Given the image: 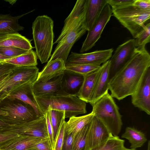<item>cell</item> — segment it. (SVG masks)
<instances>
[{"label":"cell","mask_w":150,"mask_h":150,"mask_svg":"<svg viewBox=\"0 0 150 150\" xmlns=\"http://www.w3.org/2000/svg\"><path fill=\"white\" fill-rule=\"evenodd\" d=\"M149 68L150 55L145 47H136L131 60L110 79L111 96L120 100L132 95Z\"/></svg>","instance_id":"6da1fadb"},{"label":"cell","mask_w":150,"mask_h":150,"mask_svg":"<svg viewBox=\"0 0 150 150\" xmlns=\"http://www.w3.org/2000/svg\"><path fill=\"white\" fill-rule=\"evenodd\" d=\"M39 72L36 66L19 67L0 76V103L11 94L32 84Z\"/></svg>","instance_id":"7a4b0ae2"},{"label":"cell","mask_w":150,"mask_h":150,"mask_svg":"<svg viewBox=\"0 0 150 150\" xmlns=\"http://www.w3.org/2000/svg\"><path fill=\"white\" fill-rule=\"evenodd\" d=\"M54 21L46 15L37 16L33 23L32 34L36 53L42 64L51 56L54 35Z\"/></svg>","instance_id":"3957f363"},{"label":"cell","mask_w":150,"mask_h":150,"mask_svg":"<svg viewBox=\"0 0 150 150\" xmlns=\"http://www.w3.org/2000/svg\"><path fill=\"white\" fill-rule=\"evenodd\" d=\"M44 115L49 109L62 111L65 118L76 116L86 113V103L76 96L69 95L35 96Z\"/></svg>","instance_id":"277c9868"},{"label":"cell","mask_w":150,"mask_h":150,"mask_svg":"<svg viewBox=\"0 0 150 150\" xmlns=\"http://www.w3.org/2000/svg\"><path fill=\"white\" fill-rule=\"evenodd\" d=\"M92 112L115 136L120 132L123 124L122 116L113 98L108 92L92 106Z\"/></svg>","instance_id":"5b68a950"},{"label":"cell","mask_w":150,"mask_h":150,"mask_svg":"<svg viewBox=\"0 0 150 150\" xmlns=\"http://www.w3.org/2000/svg\"><path fill=\"white\" fill-rule=\"evenodd\" d=\"M112 10L113 15L134 38L150 22V10H143L132 4Z\"/></svg>","instance_id":"8992f818"},{"label":"cell","mask_w":150,"mask_h":150,"mask_svg":"<svg viewBox=\"0 0 150 150\" xmlns=\"http://www.w3.org/2000/svg\"><path fill=\"white\" fill-rule=\"evenodd\" d=\"M85 13V11L57 43L49 61L57 58H61L65 63L73 46L87 31L83 24Z\"/></svg>","instance_id":"52a82bcc"},{"label":"cell","mask_w":150,"mask_h":150,"mask_svg":"<svg viewBox=\"0 0 150 150\" xmlns=\"http://www.w3.org/2000/svg\"><path fill=\"white\" fill-rule=\"evenodd\" d=\"M0 131L12 132L42 138H49L45 115L32 120L10 125L0 129Z\"/></svg>","instance_id":"ba28073f"},{"label":"cell","mask_w":150,"mask_h":150,"mask_svg":"<svg viewBox=\"0 0 150 150\" xmlns=\"http://www.w3.org/2000/svg\"><path fill=\"white\" fill-rule=\"evenodd\" d=\"M0 109L8 113L6 116L0 115V120L9 125L28 122L39 117L33 108L28 104H9Z\"/></svg>","instance_id":"9c48e42d"},{"label":"cell","mask_w":150,"mask_h":150,"mask_svg":"<svg viewBox=\"0 0 150 150\" xmlns=\"http://www.w3.org/2000/svg\"><path fill=\"white\" fill-rule=\"evenodd\" d=\"M136 50L134 39H130L118 47L109 59L110 79L129 63Z\"/></svg>","instance_id":"30bf717a"},{"label":"cell","mask_w":150,"mask_h":150,"mask_svg":"<svg viewBox=\"0 0 150 150\" xmlns=\"http://www.w3.org/2000/svg\"><path fill=\"white\" fill-rule=\"evenodd\" d=\"M112 14L111 8L107 3L91 29L88 31L86 37L80 51L81 53L89 50L94 46L100 37L103 30L110 20Z\"/></svg>","instance_id":"8fae6325"},{"label":"cell","mask_w":150,"mask_h":150,"mask_svg":"<svg viewBox=\"0 0 150 150\" xmlns=\"http://www.w3.org/2000/svg\"><path fill=\"white\" fill-rule=\"evenodd\" d=\"M111 134L103 124L94 116L88 124L85 150L99 146L105 142Z\"/></svg>","instance_id":"7c38bea8"},{"label":"cell","mask_w":150,"mask_h":150,"mask_svg":"<svg viewBox=\"0 0 150 150\" xmlns=\"http://www.w3.org/2000/svg\"><path fill=\"white\" fill-rule=\"evenodd\" d=\"M113 51V49L111 48L86 53L72 52L68 56L65 65L81 64H95L101 65L110 59Z\"/></svg>","instance_id":"4fadbf2b"},{"label":"cell","mask_w":150,"mask_h":150,"mask_svg":"<svg viewBox=\"0 0 150 150\" xmlns=\"http://www.w3.org/2000/svg\"><path fill=\"white\" fill-rule=\"evenodd\" d=\"M135 107L150 115V68L146 71L136 91L131 96Z\"/></svg>","instance_id":"5bb4252c"},{"label":"cell","mask_w":150,"mask_h":150,"mask_svg":"<svg viewBox=\"0 0 150 150\" xmlns=\"http://www.w3.org/2000/svg\"><path fill=\"white\" fill-rule=\"evenodd\" d=\"M63 74L49 79H37L32 83V86L34 96L68 95L62 88Z\"/></svg>","instance_id":"9a60e30c"},{"label":"cell","mask_w":150,"mask_h":150,"mask_svg":"<svg viewBox=\"0 0 150 150\" xmlns=\"http://www.w3.org/2000/svg\"><path fill=\"white\" fill-rule=\"evenodd\" d=\"M110 80L109 59L101 65L89 103L92 105L108 92Z\"/></svg>","instance_id":"2e32d148"},{"label":"cell","mask_w":150,"mask_h":150,"mask_svg":"<svg viewBox=\"0 0 150 150\" xmlns=\"http://www.w3.org/2000/svg\"><path fill=\"white\" fill-rule=\"evenodd\" d=\"M83 80L84 76L65 69L62 80V88L67 94L77 97Z\"/></svg>","instance_id":"e0dca14e"},{"label":"cell","mask_w":150,"mask_h":150,"mask_svg":"<svg viewBox=\"0 0 150 150\" xmlns=\"http://www.w3.org/2000/svg\"><path fill=\"white\" fill-rule=\"evenodd\" d=\"M107 4L106 0H87L83 23L87 31L91 29Z\"/></svg>","instance_id":"ac0fdd59"},{"label":"cell","mask_w":150,"mask_h":150,"mask_svg":"<svg viewBox=\"0 0 150 150\" xmlns=\"http://www.w3.org/2000/svg\"><path fill=\"white\" fill-rule=\"evenodd\" d=\"M44 138L20 134L0 146V150H27Z\"/></svg>","instance_id":"d6986e66"},{"label":"cell","mask_w":150,"mask_h":150,"mask_svg":"<svg viewBox=\"0 0 150 150\" xmlns=\"http://www.w3.org/2000/svg\"><path fill=\"white\" fill-rule=\"evenodd\" d=\"M87 0L77 1L71 12L64 21L61 33L54 43H58L70 29L79 18L85 12Z\"/></svg>","instance_id":"ffe728a7"},{"label":"cell","mask_w":150,"mask_h":150,"mask_svg":"<svg viewBox=\"0 0 150 150\" xmlns=\"http://www.w3.org/2000/svg\"><path fill=\"white\" fill-rule=\"evenodd\" d=\"M0 46L15 47L28 51L33 48L30 40L18 33L0 35Z\"/></svg>","instance_id":"44dd1931"},{"label":"cell","mask_w":150,"mask_h":150,"mask_svg":"<svg viewBox=\"0 0 150 150\" xmlns=\"http://www.w3.org/2000/svg\"><path fill=\"white\" fill-rule=\"evenodd\" d=\"M65 67V62L61 58L48 61L42 70L39 72L37 79H49L60 75L63 73Z\"/></svg>","instance_id":"7402d4cb"},{"label":"cell","mask_w":150,"mask_h":150,"mask_svg":"<svg viewBox=\"0 0 150 150\" xmlns=\"http://www.w3.org/2000/svg\"><path fill=\"white\" fill-rule=\"evenodd\" d=\"M25 14L13 16L10 14H0V35L16 33L24 28L18 23V20Z\"/></svg>","instance_id":"603a6c76"},{"label":"cell","mask_w":150,"mask_h":150,"mask_svg":"<svg viewBox=\"0 0 150 150\" xmlns=\"http://www.w3.org/2000/svg\"><path fill=\"white\" fill-rule=\"evenodd\" d=\"M100 68L94 72L84 76L83 81L77 97L86 103H90L100 71Z\"/></svg>","instance_id":"cb8c5ba5"},{"label":"cell","mask_w":150,"mask_h":150,"mask_svg":"<svg viewBox=\"0 0 150 150\" xmlns=\"http://www.w3.org/2000/svg\"><path fill=\"white\" fill-rule=\"evenodd\" d=\"M32 84L25 88L11 94L8 98L20 100L24 104L31 106L39 117L43 115L40 111L32 91Z\"/></svg>","instance_id":"d4e9b609"},{"label":"cell","mask_w":150,"mask_h":150,"mask_svg":"<svg viewBox=\"0 0 150 150\" xmlns=\"http://www.w3.org/2000/svg\"><path fill=\"white\" fill-rule=\"evenodd\" d=\"M94 115L92 112L82 116L70 117L65 123V131L75 135L91 121Z\"/></svg>","instance_id":"484cf974"},{"label":"cell","mask_w":150,"mask_h":150,"mask_svg":"<svg viewBox=\"0 0 150 150\" xmlns=\"http://www.w3.org/2000/svg\"><path fill=\"white\" fill-rule=\"evenodd\" d=\"M121 137L128 140L131 144L130 147L134 149L141 147L147 141L144 133L131 127H127L126 128Z\"/></svg>","instance_id":"4316f807"},{"label":"cell","mask_w":150,"mask_h":150,"mask_svg":"<svg viewBox=\"0 0 150 150\" xmlns=\"http://www.w3.org/2000/svg\"><path fill=\"white\" fill-rule=\"evenodd\" d=\"M37 57L32 50L17 57L7 59L3 62L15 65L18 67L36 66Z\"/></svg>","instance_id":"83f0119b"},{"label":"cell","mask_w":150,"mask_h":150,"mask_svg":"<svg viewBox=\"0 0 150 150\" xmlns=\"http://www.w3.org/2000/svg\"><path fill=\"white\" fill-rule=\"evenodd\" d=\"M125 141L111 134L107 141L98 147L89 150H124Z\"/></svg>","instance_id":"f1b7e54d"},{"label":"cell","mask_w":150,"mask_h":150,"mask_svg":"<svg viewBox=\"0 0 150 150\" xmlns=\"http://www.w3.org/2000/svg\"><path fill=\"white\" fill-rule=\"evenodd\" d=\"M50 120L52 126L54 141L55 139L62 121L65 120V112L62 111L49 109Z\"/></svg>","instance_id":"f546056e"},{"label":"cell","mask_w":150,"mask_h":150,"mask_svg":"<svg viewBox=\"0 0 150 150\" xmlns=\"http://www.w3.org/2000/svg\"><path fill=\"white\" fill-rule=\"evenodd\" d=\"M101 66L95 64H81L65 65V68L67 70L85 76L97 70Z\"/></svg>","instance_id":"4dcf8cb0"},{"label":"cell","mask_w":150,"mask_h":150,"mask_svg":"<svg viewBox=\"0 0 150 150\" xmlns=\"http://www.w3.org/2000/svg\"><path fill=\"white\" fill-rule=\"evenodd\" d=\"M88 124L77 133L74 137L72 150H85Z\"/></svg>","instance_id":"1f68e13d"},{"label":"cell","mask_w":150,"mask_h":150,"mask_svg":"<svg viewBox=\"0 0 150 150\" xmlns=\"http://www.w3.org/2000/svg\"><path fill=\"white\" fill-rule=\"evenodd\" d=\"M135 47L145 46L150 41V23H146L143 30L134 39Z\"/></svg>","instance_id":"d6a6232c"},{"label":"cell","mask_w":150,"mask_h":150,"mask_svg":"<svg viewBox=\"0 0 150 150\" xmlns=\"http://www.w3.org/2000/svg\"><path fill=\"white\" fill-rule=\"evenodd\" d=\"M28 51L15 47L0 46V54L10 58L17 57Z\"/></svg>","instance_id":"836d02e7"},{"label":"cell","mask_w":150,"mask_h":150,"mask_svg":"<svg viewBox=\"0 0 150 150\" xmlns=\"http://www.w3.org/2000/svg\"><path fill=\"white\" fill-rule=\"evenodd\" d=\"M64 120L60 126L57 137L54 141L53 150H62L65 132V123Z\"/></svg>","instance_id":"e575fe53"},{"label":"cell","mask_w":150,"mask_h":150,"mask_svg":"<svg viewBox=\"0 0 150 150\" xmlns=\"http://www.w3.org/2000/svg\"><path fill=\"white\" fill-rule=\"evenodd\" d=\"M27 150H53L49 138L43 139L31 146Z\"/></svg>","instance_id":"d590c367"},{"label":"cell","mask_w":150,"mask_h":150,"mask_svg":"<svg viewBox=\"0 0 150 150\" xmlns=\"http://www.w3.org/2000/svg\"><path fill=\"white\" fill-rule=\"evenodd\" d=\"M106 1L113 9L132 5L134 0H106Z\"/></svg>","instance_id":"8d00e7d4"},{"label":"cell","mask_w":150,"mask_h":150,"mask_svg":"<svg viewBox=\"0 0 150 150\" xmlns=\"http://www.w3.org/2000/svg\"><path fill=\"white\" fill-rule=\"evenodd\" d=\"M46 119L47 127L49 139L52 147L53 150L54 141L53 138V130L51 123L49 111H47L45 114Z\"/></svg>","instance_id":"74e56055"},{"label":"cell","mask_w":150,"mask_h":150,"mask_svg":"<svg viewBox=\"0 0 150 150\" xmlns=\"http://www.w3.org/2000/svg\"><path fill=\"white\" fill-rule=\"evenodd\" d=\"M20 134L12 132L0 131V146Z\"/></svg>","instance_id":"f35d334b"},{"label":"cell","mask_w":150,"mask_h":150,"mask_svg":"<svg viewBox=\"0 0 150 150\" xmlns=\"http://www.w3.org/2000/svg\"><path fill=\"white\" fill-rule=\"evenodd\" d=\"M74 137L72 134L65 131L62 150H72Z\"/></svg>","instance_id":"ab89813d"},{"label":"cell","mask_w":150,"mask_h":150,"mask_svg":"<svg viewBox=\"0 0 150 150\" xmlns=\"http://www.w3.org/2000/svg\"><path fill=\"white\" fill-rule=\"evenodd\" d=\"M17 67L5 62H0V76L14 69Z\"/></svg>","instance_id":"60d3db41"},{"label":"cell","mask_w":150,"mask_h":150,"mask_svg":"<svg viewBox=\"0 0 150 150\" xmlns=\"http://www.w3.org/2000/svg\"><path fill=\"white\" fill-rule=\"evenodd\" d=\"M132 5L143 10H150V0H134Z\"/></svg>","instance_id":"b9f144b4"},{"label":"cell","mask_w":150,"mask_h":150,"mask_svg":"<svg viewBox=\"0 0 150 150\" xmlns=\"http://www.w3.org/2000/svg\"><path fill=\"white\" fill-rule=\"evenodd\" d=\"M9 124L0 120V129L8 126Z\"/></svg>","instance_id":"7bdbcfd3"},{"label":"cell","mask_w":150,"mask_h":150,"mask_svg":"<svg viewBox=\"0 0 150 150\" xmlns=\"http://www.w3.org/2000/svg\"><path fill=\"white\" fill-rule=\"evenodd\" d=\"M10 58L0 54V62H3L4 60Z\"/></svg>","instance_id":"ee69618b"},{"label":"cell","mask_w":150,"mask_h":150,"mask_svg":"<svg viewBox=\"0 0 150 150\" xmlns=\"http://www.w3.org/2000/svg\"><path fill=\"white\" fill-rule=\"evenodd\" d=\"M8 115V113L0 109V115L6 116Z\"/></svg>","instance_id":"f6af8a7d"},{"label":"cell","mask_w":150,"mask_h":150,"mask_svg":"<svg viewBox=\"0 0 150 150\" xmlns=\"http://www.w3.org/2000/svg\"><path fill=\"white\" fill-rule=\"evenodd\" d=\"M5 1H6L8 2L10 4H11L12 5H13L16 1L17 0H5Z\"/></svg>","instance_id":"bcb514c9"},{"label":"cell","mask_w":150,"mask_h":150,"mask_svg":"<svg viewBox=\"0 0 150 150\" xmlns=\"http://www.w3.org/2000/svg\"><path fill=\"white\" fill-rule=\"evenodd\" d=\"M147 150H150V141L149 140L148 142V148Z\"/></svg>","instance_id":"7dc6e473"},{"label":"cell","mask_w":150,"mask_h":150,"mask_svg":"<svg viewBox=\"0 0 150 150\" xmlns=\"http://www.w3.org/2000/svg\"><path fill=\"white\" fill-rule=\"evenodd\" d=\"M124 150H136V149H127L125 147Z\"/></svg>","instance_id":"c3c4849f"}]
</instances>
